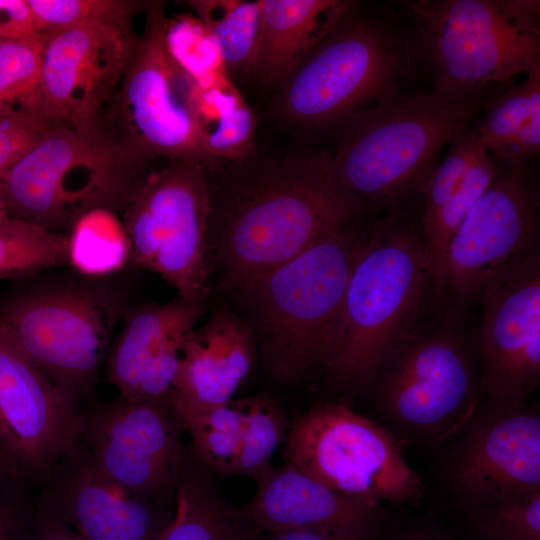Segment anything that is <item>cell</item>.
<instances>
[{
  "mask_svg": "<svg viewBox=\"0 0 540 540\" xmlns=\"http://www.w3.org/2000/svg\"><path fill=\"white\" fill-rule=\"evenodd\" d=\"M209 268L233 291L327 234L376 215L338 181L328 150L255 151L206 171Z\"/></svg>",
  "mask_w": 540,
  "mask_h": 540,
  "instance_id": "1",
  "label": "cell"
},
{
  "mask_svg": "<svg viewBox=\"0 0 540 540\" xmlns=\"http://www.w3.org/2000/svg\"><path fill=\"white\" fill-rule=\"evenodd\" d=\"M493 96L406 90L381 99L337 128L328 152L338 181L375 214L417 204L451 136Z\"/></svg>",
  "mask_w": 540,
  "mask_h": 540,
  "instance_id": "2",
  "label": "cell"
},
{
  "mask_svg": "<svg viewBox=\"0 0 540 540\" xmlns=\"http://www.w3.org/2000/svg\"><path fill=\"white\" fill-rule=\"evenodd\" d=\"M431 281L416 205L374 216L350 273L331 383L357 391L372 383L387 355L416 327Z\"/></svg>",
  "mask_w": 540,
  "mask_h": 540,
  "instance_id": "3",
  "label": "cell"
},
{
  "mask_svg": "<svg viewBox=\"0 0 540 540\" xmlns=\"http://www.w3.org/2000/svg\"><path fill=\"white\" fill-rule=\"evenodd\" d=\"M374 216L327 234L231 291L251 314L265 365L279 381L326 371L348 279Z\"/></svg>",
  "mask_w": 540,
  "mask_h": 540,
  "instance_id": "4",
  "label": "cell"
},
{
  "mask_svg": "<svg viewBox=\"0 0 540 540\" xmlns=\"http://www.w3.org/2000/svg\"><path fill=\"white\" fill-rule=\"evenodd\" d=\"M420 76L447 95H495L540 66L538 0H398Z\"/></svg>",
  "mask_w": 540,
  "mask_h": 540,
  "instance_id": "5",
  "label": "cell"
},
{
  "mask_svg": "<svg viewBox=\"0 0 540 540\" xmlns=\"http://www.w3.org/2000/svg\"><path fill=\"white\" fill-rule=\"evenodd\" d=\"M420 77L406 24L391 3L354 1L338 24L281 82L278 109L296 125L336 129Z\"/></svg>",
  "mask_w": 540,
  "mask_h": 540,
  "instance_id": "6",
  "label": "cell"
},
{
  "mask_svg": "<svg viewBox=\"0 0 540 540\" xmlns=\"http://www.w3.org/2000/svg\"><path fill=\"white\" fill-rule=\"evenodd\" d=\"M146 167L128 158L104 126L51 127L2 178L6 210L60 232L90 210H123Z\"/></svg>",
  "mask_w": 540,
  "mask_h": 540,
  "instance_id": "7",
  "label": "cell"
},
{
  "mask_svg": "<svg viewBox=\"0 0 540 540\" xmlns=\"http://www.w3.org/2000/svg\"><path fill=\"white\" fill-rule=\"evenodd\" d=\"M165 21V3L148 2L143 32L133 42L103 124L122 152L139 164L157 157L187 159L209 170L214 165L200 138L196 85L167 52Z\"/></svg>",
  "mask_w": 540,
  "mask_h": 540,
  "instance_id": "8",
  "label": "cell"
},
{
  "mask_svg": "<svg viewBox=\"0 0 540 540\" xmlns=\"http://www.w3.org/2000/svg\"><path fill=\"white\" fill-rule=\"evenodd\" d=\"M123 300L94 284L29 291L0 305V326L78 408L89 394Z\"/></svg>",
  "mask_w": 540,
  "mask_h": 540,
  "instance_id": "9",
  "label": "cell"
},
{
  "mask_svg": "<svg viewBox=\"0 0 540 540\" xmlns=\"http://www.w3.org/2000/svg\"><path fill=\"white\" fill-rule=\"evenodd\" d=\"M166 160L143 175L123 209L131 259L159 274L178 297L201 302L210 272L208 179L196 161Z\"/></svg>",
  "mask_w": 540,
  "mask_h": 540,
  "instance_id": "10",
  "label": "cell"
},
{
  "mask_svg": "<svg viewBox=\"0 0 540 540\" xmlns=\"http://www.w3.org/2000/svg\"><path fill=\"white\" fill-rule=\"evenodd\" d=\"M283 457L332 490L380 505L415 503L423 493L395 437L342 403H322L298 417Z\"/></svg>",
  "mask_w": 540,
  "mask_h": 540,
  "instance_id": "11",
  "label": "cell"
},
{
  "mask_svg": "<svg viewBox=\"0 0 540 540\" xmlns=\"http://www.w3.org/2000/svg\"><path fill=\"white\" fill-rule=\"evenodd\" d=\"M371 384L393 424L431 442L464 430L478 404L468 351L454 327L447 325L417 326L387 355Z\"/></svg>",
  "mask_w": 540,
  "mask_h": 540,
  "instance_id": "12",
  "label": "cell"
},
{
  "mask_svg": "<svg viewBox=\"0 0 540 540\" xmlns=\"http://www.w3.org/2000/svg\"><path fill=\"white\" fill-rule=\"evenodd\" d=\"M496 166L495 179L447 248L439 305L449 327L461 323L494 274L539 250L540 195L534 163Z\"/></svg>",
  "mask_w": 540,
  "mask_h": 540,
  "instance_id": "13",
  "label": "cell"
},
{
  "mask_svg": "<svg viewBox=\"0 0 540 540\" xmlns=\"http://www.w3.org/2000/svg\"><path fill=\"white\" fill-rule=\"evenodd\" d=\"M79 440L111 479L174 508L185 433L169 396L105 403L78 409Z\"/></svg>",
  "mask_w": 540,
  "mask_h": 540,
  "instance_id": "14",
  "label": "cell"
},
{
  "mask_svg": "<svg viewBox=\"0 0 540 540\" xmlns=\"http://www.w3.org/2000/svg\"><path fill=\"white\" fill-rule=\"evenodd\" d=\"M479 298L481 384L489 409L519 407L540 380V251L494 274Z\"/></svg>",
  "mask_w": 540,
  "mask_h": 540,
  "instance_id": "15",
  "label": "cell"
},
{
  "mask_svg": "<svg viewBox=\"0 0 540 540\" xmlns=\"http://www.w3.org/2000/svg\"><path fill=\"white\" fill-rule=\"evenodd\" d=\"M79 440L78 408L0 326V455L36 490Z\"/></svg>",
  "mask_w": 540,
  "mask_h": 540,
  "instance_id": "16",
  "label": "cell"
},
{
  "mask_svg": "<svg viewBox=\"0 0 540 540\" xmlns=\"http://www.w3.org/2000/svg\"><path fill=\"white\" fill-rule=\"evenodd\" d=\"M135 38L132 28L106 22L43 38L41 97L48 128L103 127Z\"/></svg>",
  "mask_w": 540,
  "mask_h": 540,
  "instance_id": "17",
  "label": "cell"
},
{
  "mask_svg": "<svg viewBox=\"0 0 540 540\" xmlns=\"http://www.w3.org/2000/svg\"><path fill=\"white\" fill-rule=\"evenodd\" d=\"M34 491L38 510L83 540H158L174 514L111 479L80 440Z\"/></svg>",
  "mask_w": 540,
  "mask_h": 540,
  "instance_id": "18",
  "label": "cell"
},
{
  "mask_svg": "<svg viewBox=\"0 0 540 540\" xmlns=\"http://www.w3.org/2000/svg\"><path fill=\"white\" fill-rule=\"evenodd\" d=\"M447 481L464 510L540 491V418L521 406L489 409L469 424Z\"/></svg>",
  "mask_w": 540,
  "mask_h": 540,
  "instance_id": "19",
  "label": "cell"
},
{
  "mask_svg": "<svg viewBox=\"0 0 540 540\" xmlns=\"http://www.w3.org/2000/svg\"><path fill=\"white\" fill-rule=\"evenodd\" d=\"M201 312V302L177 297L143 304L128 314L107 358V378L119 397L137 401L169 396L183 344Z\"/></svg>",
  "mask_w": 540,
  "mask_h": 540,
  "instance_id": "20",
  "label": "cell"
},
{
  "mask_svg": "<svg viewBox=\"0 0 540 540\" xmlns=\"http://www.w3.org/2000/svg\"><path fill=\"white\" fill-rule=\"evenodd\" d=\"M497 166L472 122L451 136L444 156L428 177L419 199V225L431 281L439 305L448 245L465 217L495 179Z\"/></svg>",
  "mask_w": 540,
  "mask_h": 540,
  "instance_id": "21",
  "label": "cell"
},
{
  "mask_svg": "<svg viewBox=\"0 0 540 540\" xmlns=\"http://www.w3.org/2000/svg\"><path fill=\"white\" fill-rule=\"evenodd\" d=\"M257 355L250 325L219 309L186 338L169 398L177 411H202L228 404Z\"/></svg>",
  "mask_w": 540,
  "mask_h": 540,
  "instance_id": "22",
  "label": "cell"
},
{
  "mask_svg": "<svg viewBox=\"0 0 540 540\" xmlns=\"http://www.w3.org/2000/svg\"><path fill=\"white\" fill-rule=\"evenodd\" d=\"M257 488L241 512L260 534L311 528L379 527L381 505L327 487L285 462L255 480Z\"/></svg>",
  "mask_w": 540,
  "mask_h": 540,
  "instance_id": "23",
  "label": "cell"
},
{
  "mask_svg": "<svg viewBox=\"0 0 540 540\" xmlns=\"http://www.w3.org/2000/svg\"><path fill=\"white\" fill-rule=\"evenodd\" d=\"M354 1L261 0V32L252 71L282 82L338 24Z\"/></svg>",
  "mask_w": 540,
  "mask_h": 540,
  "instance_id": "24",
  "label": "cell"
},
{
  "mask_svg": "<svg viewBox=\"0 0 540 540\" xmlns=\"http://www.w3.org/2000/svg\"><path fill=\"white\" fill-rule=\"evenodd\" d=\"M260 533L232 507L185 445L173 518L158 540H257Z\"/></svg>",
  "mask_w": 540,
  "mask_h": 540,
  "instance_id": "25",
  "label": "cell"
},
{
  "mask_svg": "<svg viewBox=\"0 0 540 540\" xmlns=\"http://www.w3.org/2000/svg\"><path fill=\"white\" fill-rule=\"evenodd\" d=\"M472 127L496 164L534 163L540 152V66L488 99Z\"/></svg>",
  "mask_w": 540,
  "mask_h": 540,
  "instance_id": "26",
  "label": "cell"
},
{
  "mask_svg": "<svg viewBox=\"0 0 540 540\" xmlns=\"http://www.w3.org/2000/svg\"><path fill=\"white\" fill-rule=\"evenodd\" d=\"M195 114L203 149L214 166L254 151L256 118L230 79L208 88L196 86Z\"/></svg>",
  "mask_w": 540,
  "mask_h": 540,
  "instance_id": "27",
  "label": "cell"
},
{
  "mask_svg": "<svg viewBox=\"0 0 540 540\" xmlns=\"http://www.w3.org/2000/svg\"><path fill=\"white\" fill-rule=\"evenodd\" d=\"M187 3L214 39L228 75L252 71L261 32V0H193Z\"/></svg>",
  "mask_w": 540,
  "mask_h": 540,
  "instance_id": "28",
  "label": "cell"
},
{
  "mask_svg": "<svg viewBox=\"0 0 540 540\" xmlns=\"http://www.w3.org/2000/svg\"><path fill=\"white\" fill-rule=\"evenodd\" d=\"M131 259L123 222L112 210H90L71 225L67 235V263L80 273L101 277L121 270Z\"/></svg>",
  "mask_w": 540,
  "mask_h": 540,
  "instance_id": "29",
  "label": "cell"
},
{
  "mask_svg": "<svg viewBox=\"0 0 540 540\" xmlns=\"http://www.w3.org/2000/svg\"><path fill=\"white\" fill-rule=\"evenodd\" d=\"M43 47L38 35L0 40V114L48 128L41 97Z\"/></svg>",
  "mask_w": 540,
  "mask_h": 540,
  "instance_id": "30",
  "label": "cell"
},
{
  "mask_svg": "<svg viewBox=\"0 0 540 540\" xmlns=\"http://www.w3.org/2000/svg\"><path fill=\"white\" fill-rule=\"evenodd\" d=\"M67 263V235L0 215V280L29 276Z\"/></svg>",
  "mask_w": 540,
  "mask_h": 540,
  "instance_id": "31",
  "label": "cell"
},
{
  "mask_svg": "<svg viewBox=\"0 0 540 540\" xmlns=\"http://www.w3.org/2000/svg\"><path fill=\"white\" fill-rule=\"evenodd\" d=\"M177 412L202 465L220 476L234 475L242 439L241 416L234 401L202 411Z\"/></svg>",
  "mask_w": 540,
  "mask_h": 540,
  "instance_id": "32",
  "label": "cell"
},
{
  "mask_svg": "<svg viewBox=\"0 0 540 540\" xmlns=\"http://www.w3.org/2000/svg\"><path fill=\"white\" fill-rule=\"evenodd\" d=\"M242 421V439L234 475L257 480L272 466L271 460L283 445L289 423L281 408L263 395L233 400Z\"/></svg>",
  "mask_w": 540,
  "mask_h": 540,
  "instance_id": "33",
  "label": "cell"
},
{
  "mask_svg": "<svg viewBox=\"0 0 540 540\" xmlns=\"http://www.w3.org/2000/svg\"><path fill=\"white\" fill-rule=\"evenodd\" d=\"M164 43L172 60L198 88L229 79L214 39L196 16L182 14L166 18Z\"/></svg>",
  "mask_w": 540,
  "mask_h": 540,
  "instance_id": "34",
  "label": "cell"
},
{
  "mask_svg": "<svg viewBox=\"0 0 540 540\" xmlns=\"http://www.w3.org/2000/svg\"><path fill=\"white\" fill-rule=\"evenodd\" d=\"M42 38L89 22L132 28L141 3L123 0H27Z\"/></svg>",
  "mask_w": 540,
  "mask_h": 540,
  "instance_id": "35",
  "label": "cell"
},
{
  "mask_svg": "<svg viewBox=\"0 0 540 540\" xmlns=\"http://www.w3.org/2000/svg\"><path fill=\"white\" fill-rule=\"evenodd\" d=\"M465 512L484 540H540V491Z\"/></svg>",
  "mask_w": 540,
  "mask_h": 540,
  "instance_id": "36",
  "label": "cell"
},
{
  "mask_svg": "<svg viewBox=\"0 0 540 540\" xmlns=\"http://www.w3.org/2000/svg\"><path fill=\"white\" fill-rule=\"evenodd\" d=\"M37 511L34 489L0 474V540H33Z\"/></svg>",
  "mask_w": 540,
  "mask_h": 540,
  "instance_id": "37",
  "label": "cell"
},
{
  "mask_svg": "<svg viewBox=\"0 0 540 540\" xmlns=\"http://www.w3.org/2000/svg\"><path fill=\"white\" fill-rule=\"evenodd\" d=\"M46 129L22 118L0 114V181Z\"/></svg>",
  "mask_w": 540,
  "mask_h": 540,
  "instance_id": "38",
  "label": "cell"
},
{
  "mask_svg": "<svg viewBox=\"0 0 540 540\" xmlns=\"http://www.w3.org/2000/svg\"><path fill=\"white\" fill-rule=\"evenodd\" d=\"M36 35V21L27 0H0V40Z\"/></svg>",
  "mask_w": 540,
  "mask_h": 540,
  "instance_id": "39",
  "label": "cell"
},
{
  "mask_svg": "<svg viewBox=\"0 0 540 540\" xmlns=\"http://www.w3.org/2000/svg\"><path fill=\"white\" fill-rule=\"evenodd\" d=\"M379 527L311 528L261 534L257 540H375Z\"/></svg>",
  "mask_w": 540,
  "mask_h": 540,
  "instance_id": "40",
  "label": "cell"
},
{
  "mask_svg": "<svg viewBox=\"0 0 540 540\" xmlns=\"http://www.w3.org/2000/svg\"><path fill=\"white\" fill-rule=\"evenodd\" d=\"M38 509V508H37ZM33 540H83L61 521L37 511Z\"/></svg>",
  "mask_w": 540,
  "mask_h": 540,
  "instance_id": "41",
  "label": "cell"
},
{
  "mask_svg": "<svg viewBox=\"0 0 540 540\" xmlns=\"http://www.w3.org/2000/svg\"><path fill=\"white\" fill-rule=\"evenodd\" d=\"M392 540H437V539L423 532H410V533L400 535Z\"/></svg>",
  "mask_w": 540,
  "mask_h": 540,
  "instance_id": "42",
  "label": "cell"
},
{
  "mask_svg": "<svg viewBox=\"0 0 540 540\" xmlns=\"http://www.w3.org/2000/svg\"><path fill=\"white\" fill-rule=\"evenodd\" d=\"M7 213L6 204L3 196L2 183L0 181V215Z\"/></svg>",
  "mask_w": 540,
  "mask_h": 540,
  "instance_id": "43",
  "label": "cell"
},
{
  "mask_svg": "<svg viewBox=\"0 0 540 540\" xmlns=\"http://www.w3.org/2000/svg\"><path fill=\"white\" fill-rule=\"evenodd\" d=\"M0 474L8 475L5 468H4V465H3V462H2V459H1V455H0Z\"/></svg>",
  "mask_w": 540,
  "mask_h": 540,
  "instance_id": "44",
  "label": "cell"
}]
</instances>
